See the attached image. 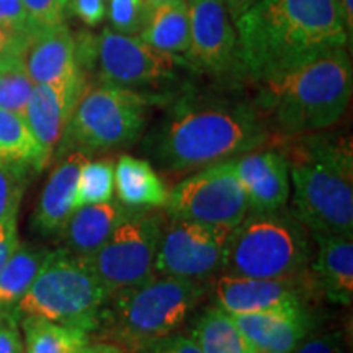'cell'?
<instances>
[{"mask_svg":"<svg viewBox=\"0 0 353 353\" xmlns=\"http://www.w3.org/2000/svg\"><path fill=\"white\" fill-rule=\"evenodd\" d=\"M237 65L272 81L350 43L339 0H257L234 21Z\"/></svg>","mask_w":353,"mask_h":353,"instance_id":"1","label":"cell"},{"mask_svg":"<svg viewBox=\"0 0 353 353\" xmlns=\"http://www.w3.org/2000/svg\"><path fill=\"white\" fill-rule=\"evenodd\" d=\"M267 141L259 110L247 101L188 95L149 132L144 152L161 170L193 172L255 151Z\"/></svg>","mask_w":353,"mask_h":353,"instance_id":"2","label":"cell"},{"mask_svg":"<svg viewBox=\"0 0 353 353\" xmlns=\"http://www.w3.org/2000/svg\"><path fill=\"white\" fill-rule=\"evenodd\" d=\"M286 151L294 216L309 232L353 236L350 141L307 136Z\"/></svg>","mask_w":353,"mask_h":353,"instance_id":"3","label":"cell"},{"mask_svg":"<svg viewBox=\"0 0 353 353\" xmlns=\"http://www.w3.org/2000/svg\"><path fill=\"white\" fill-rule=\"evenodd\" d=\"M263 83L265 107L288 136L332 126L352 99L353 69L345 48L325 52Z\"/></svg>","mask_w":353,"mask_h":353,"instance_id":"4","label":"cell"},{"mask_svg":"<svg viewBox=\"0 0 353 353\" xmlns=\"http://www.w3.org/2000/svg\"><path fill=\"white\" fill-rule=\"evenodd\" d=\"M312 252L311 232L293 211H249L231 231L221 273L268 280L304 278Z\"/></svg>","mask_w":353,"mask_h":353,"instance_id":"5","label":"cell"},{"mask_svg":"<svg viewBox=\"0 0 353 353\" xmlns=\"http://www.w3.org/2000/svg\"><path fill=\"white\" fill-rule=\"evenodd\" d=\"M205 293L201 281L154 275L113 296L112 309L103 312L108 332L128 352H148L182 327Z\"/></svg>","mask_w":353,"mask_h":353,"instance_id":"6","label":"cell"},{"mask_svg":"<svg viewBox=\"0 0 353 353\" xmlns=\"http://www.w3.org/2000/svg\"><path fill=\"white\" fill-rule=\"evenodd\" d=\"M108 301L85 260L68 250H51L33 283L17 304V314L92 332L99 329Z\"/></svg>","mask_w":353,"mask_h":353,"instance_id":"7","label":"cell"},{"mask_svg":"<svg viewBox=\"0 0 353 353\" xmlns=\"http://www.w3.org/2000/svg\"><path fill=\"white\" fill-rule=\"evenodd\" d=\"M152 97L101 82L85 87L61 139V152H103L128 148L143 134Z\"/></svg>","mask_w":353,"mask_h":353,"instance_id":"8","label":"cell"},{"mask_svg":"<svg viewBox=\"0 0 353 353\" xmlns=\"http://www.w3.org/2000/svg\"><path fill=\"white\" fill-rule=\"evenodd\" d=\"M164 231L162 214L134 210L108 241L83 260L108 299L145 283L156 275V257Z\"/></svg>","mask_w":353,"mask_h":353,"instance_id":"9","label":"cell"},{"mask_svg":"<svg viewBox=\"0 0 353 353\" xmlns=\"http://www.w3.org/2000/svg\"><path fill=\"white\" fill-rule=\"evenodd\" d=\"M164 208L170 219L236 228L249 213V200L229 159L203 167L176 183Z\"/></svg>","mask_w":353,"mask_h":353,"instance_id":"10","label":"cell"},{"mask_svg":"<svg viewBox=\"0 0 353 353\" xmlns=\"http://www.w3.org/2000/svg\"><path fill=\"white\" fill-rule=\"evenodd\" d=\"M232 229L188 219H172L162 231L156 273L201 283L210 280L223 270Z\"/></svg>","mask_w":353,"mask_h":353,"instance_id":"11","label":"cell"},{"mask_svg":"<svg viewBox=\"0 0 353 353\" xmlns=\"http://www.w3.org/2000/svg\"><path fill=\"white\" fill-rule=\"evenodd\" d=\"M94 56L101 82L126 88L162 85L175 79L179 65L185 64L180 56L167 54L139 37L112 28H105L95 39Z\"/></svg>","mask_w":353,"mask_h":353,"instance_id":"12","label":"cell"},{"mask_svg":"<svg viewBox=\"0 0 353 353\" xmlns=\"http://www.w3.org/2000/svg\"><path fill=\"white\" fill-rule=\"evenodd\" d=\"M312 291L309 273L294 280H268L221 275L213 283L216 306L231 316L255 312L307 311L306 296Z\"/></svg>","mask_w":353,"mask_h":353,"instance_id":"13","label":"cell"},{"mask_svg":"<svg viewBox=\"0 0 353 353\" xmlns=\"http://www.w3.org/2000/svg\"><path fill=\"white\" fill-rule=\"evenodd\" d=\"M190 48L187 63L221 76L237 65V34L221 0H187Z\"/></svg>","mask_w":353,"mask_h":353,"instance_id":"14","label":"cell"},{"mask_svg":"<svg viewBox=\"0 0 353 353\" xmlns=\"http://www.w3.org/2000/svg\"><path fill=\"white\" fill-rule=\"evenodd\" d=\"M83 74L57 83H37L25 110V121L37 138L44 165L50 164L72 110L85 88Z\"/></svg>","mask_w":353,"mask_h":353,"instance_id":"15","label":"cell"},{"mask_svg":"<svg viewBox=\"0 0 353 353\" xmlns=\"http://www.w3.org/2000/svg\"><path fill=\"white\" fill-rule=\"evenodd\" d=\"M232 165L249 200V211L285 208L290 200L291 183L288 161L283 152L255 149L234 157Z\"/></svg>","mask_w":353,"mask_h":353,"instance_id":"16","label":"cell"},{"mask_svg":"<svg viewBox=\"0 0 353 353\" xmlns=\"http://www.w3.org/2000/svg\"><path fill=\"white\" fill-rule=\"evenodd\" d=\"M23 63L34 85L64 82L82 74L76 38L65 23L34 30L28 37Z\"/></svg>","mask_w":353,"mask_h":353,"instance_id":"17","label":"cell"},{"mask_svg":"<svg viewBox=\"0 0 353 353\" xmlns=\"http://www.w3.org/2000/svg\"><path fill=\"white\" fill-rule=\"evenodd\" d=\"M316 255L309 263L312 291L330 303L350 306L353 299V241L352 236L311 232Z\"/></svg>","mask_w":353,"mask_h":353,"instance_id":"18","label":"cell"},{"mask_svg":"<svg viewBox=\"0 0 353 353\" xmlns=\"http://www.w3.org/2000/svg\"><path fill=\"white\" fill-rule=\"evenodd\" d=\"M88 154L70 151L48 176L33 214V229L43 236L63 231L69 216L76 210V192L79 172Z\"/></svg>","mask_w":353,"mask_h":353,"instance_id":"19","label":"cell"},{"mask_svg":"<svg viewBox=\"0 0 353 353\" xmlns=\"http://www.w3.org/2000/svg\"><path fill=\"white\" fill-rule=\"evenodd\" d=\"M232 317L252 353H293L312 329L309 311L255 312Z\"/></svg>","mask_w":353,"mask_h":353,"instance_id":"20","label":"cell"},{"mask_svg":"<svg viewBox=\"0 0 353 353\" xmlns=\"http://www.w3.org/2000/svg\"><path fill=\"white\" fill-rule=\"evenodd\" d=\"M134 210L126 208L118 200L76 208L59 232L64 250L85 259L99 250L123 221Z\"/></svg>","mask_w":353,"mask_h":353,"instance_id":"21","label":"cell"},{"mask_svg":"<svg viewBox=\"0 0 353 353\" xmlns=\"http://www.w3.org/2000/svg\"><path fill=\"white\" fill-rule=\"evenodd\" d=\"M114 192L118 201L131 210L165 206L169 190L157 170L143 159L123 154L114 164Z\"/></svg>","mask_w":353,"mask_h":353,"instance_id":"22","label":"cell"},{"mask_svg":"<svg viewBox=\"0 0 353 353\" xmlns=\"http://www.w3.org/2000/svg\"><path fill=\"white\" fill-rule=\"evenodd\" d=\"M139 38L167 54H187L190 48V12L187 0H169L154 6Z\"/></svg>","mask_w":353,"mask_h":353,"instance_id":"23","label":"cell"},{"mask_svg":"<svg viewBox=\"0 0 353 353\" xmlns=\"http://www.w3.org/2000/svg\"><path fill=\"white\" fill-rule=\"evenodd\" d=\"M50 254L51 250L46 247L19 244L0 272V312H17V304L28 291Z\"/></svg>","mask_w":353,"mask_h":353,"instance_id":"24","label":"cell"},{"mask_svg":"<svg viewBox=\"0 0 353 353\" xmlns=\"http://www.w3.org/2000/svg\"><path fill=\"white\" fill-rule=\"evenodd\" d=\"M21 332L23 353H83L90 343L87 330L34 316L21 317Z\"/></svg>","mask_w":353,"mask_h":353,"instance_id":"25","label":"cell"},{"mask_svg":"<svg viewBox=\"0 0 353 353\" xmlns=\"http://www.w3.org/2000/svg\"><path fill=\"white\" fill-rule=\"evenodd\" d=\"M192 339L203 353H252L234 317L219 306L203 311L192 330Z\"/></svg>","mask_w":353,"mask_h":353,"instance_id":"26","label":"cell"},{"mask_svg":"<svg viewBox=\"0 0 353 353\" xmlns=\"http://www.w3.org/2000/svg\"><path fill=\"white\" fill-rule=\"evenodd\" d=\"M0 164L28 167L41 172L43 154L37 138L21 114L0 108Z\"/></svg>","mask_w":353,"mask_h":353,"instance_id":"27","label":"cell"},{"mask_svg":"<svg viewBox=\"0 0 353 353\" xmlns=\"http://www.w3.org/2000/svg\"><path fill=\"white\" fill-rule=\"evenodd\" d=\"M114 193V164L110 159L90 161V157L83 162L79 172L76 208L85 205L107 203L113 198Z\"/></svg>","mask_w":353,"mask_h":353,"instance_id":"28","label":"cell"},{"mask_svg":"<svg viewBox=\"0 0 353 353\" xmlns=\"http://www.w3.org/2000/svg\"><path fill=\"white\" fill-rule=\"evenodd\" d=\"M33 88L23 57L0 64V108L23 117Z\"/></svg>","mask_w":353,"mask_h":353,"instance_id":"29","label":"cell"},{"mask_svg":"<svg viewBox=\"0 0 353 353\" xmlns=\"http://www.w3.org/2000/svg\"><path fill=\"white\" fill-rule=\"evenodd\" d=\"M152 6L148 0H108L107 15L113 32L139 37Z\"/></svg>","mask_w":353,"mask_h":353,"instance_id":"30","label":"cell"},{"mask_svg":"<svg viewBox=\"0 0 353 353\" xmlns=\"http://www.w3.org/2000/svg\"><path fill=\"white\" fill-rule=\"evenodd\" d=\"M32 169L0 164V218L20 208Z\"/></svg>","mask_w":353,"mask_h":353,"instance_id":"31","label":"cell"},{"mask_svg":"<svg viewBox=\"0 0 353 353\" xmlns=\"http://www.w3.org/2000/svg\"><path fill=\"white\" fill-rule=\"evenodd\" d=\"M37 26L64 23L69 0H21Z\"/></svg>","mask_w":353,"mask_h":353,"instance_id":"32","label":"cell"},{"mask_svg":"<svg viewBox=\"0 0 353 353\" xmlns=\"http://www.w3.org/2000/svg\"><path fill=\"white\" fill-rule=\"evenodd\" d=\"M0 25L28 37L39 28L30 19L21 0H0Z\"/></svg>","mask_w":353,"mask_h":353,"instance_id":"33","label":"cell"},{"mask_svg":"<svg viewBox=\"0 0 353 353\" xmlns=\"http://www.w3.org/2000/svg\"><path fill=\"white\" fill-rule=\"evenodd\" d=\"M19 211L20 208L0 218V272L19 247Z\"/></svg>","mask_w":353,"mask_h":353,"instance_id":"34","label":"cell"},{"mask_svg":"<svg viewBox=\"0 0 353 353\" xmlns=\"http://www.w3.org/2000/svg\"><path fill=\"white\" fill-rule=\"evenodd\" d=\"M293 353H347V348L341 332H325L307 335Z\"/></svg>","mask_w":353,"mask_h":353,"instance_id":"35","label":"cell"},{"mask_svg":"<svg viewBox=\"0 0 353 353\" xmlns=\"http://www.w3.org/2000/svg\"><path fill=\"white\" fill-rule=\"evenodd\" d=\"M17 312H0V353H23V337Z\"/></svg>","mask_w":353,"mask_h":353,"instance_id":"36","label":"cell"},{"mask_svg":"<svg viewBox=\"0 0 353 353\" xmlns=\"http://www.w3.org/2000/svg\"><path fill=\"white\" fill-rule=\"evenodd\" d=\"M108 0H69L68 13L77 17L87 26H97L107 17Z\"/></svg>","mask_w":353,"mask_h":353,"instance_id":"37","label":"cell"},{"mask_svg":"<svg viewBox=\"0 0 353 353\" xmlns=\"http://www.w3.org/2000/svg\"><path fill=\"white\" fill-rule=\"evenodd\" d=\"M28 34L13 32L0 25V64L23 57Z\"/></svg>","mask_w":353,"mask_h":353,"instance_id":"38","label":"cell"},{"mask_svg":"<svg viewBox=\"0 0 353 353\" xmlns=\"http://www.w3.org/2000/svg\"><path fill=\"white\" fill-rule=\"evenodd\" d=\"M149 353H203L192 337L172 334L162 339L148 350Z\"/></svg>","mask_w":353,"mask_h":353,"instance_id":"39","label":"cell"},{"mask_svg":"<svg viewBox=\"0 0 353 353\" xmlns=\"http://www.w3.org/2000/svg\"><path fill=\"white\" fill-rule=\"evenodd\" d=\"M221 2H223L224 7H226L229 17L236 21L242 15V13H245L247 10H249V8L252 7L257 0H221Z\"/></svg>","mask_w":353,"mask_h":353,"instance_id":"40","label":"cell"},{"mask_svg":"<svg viewBox=\"0 0 353 353\" xmlns=\"http://www.w3.org/2000/svg\"><path fill=\"white\" fill-rule=\"evenodd\" d=\"M341 2L343 21H345V28L348 32V37L352 38L353 32V0H339Z\"/></svg>","mask_w":353,"mask_h":353,"instance_id":"41","label":"cell"},{"mask_svg":"<svg viewBox=\"0 0 353 353\" xmlns=\"http://www.w3.org/2000/svg\"><path fill=\"white\" fill-rule=\"evenodd\" d=\"M83 353H125L120 347L110 343H88Z\"/></svg>","mask_w":353,"mask_h":353,"instance_id":"42","label":"cell"},{"mask_svg":"<svg viewBox=\"0 0 353 353\" xmlns=\"http://www.w3.org/2000/svg\"><path fill=\"white\" fill-rule=\"evenodd\" d=\"M149 3H151V6L154 7V6H157V3H162V2H169V0H148Z\"/></svg>","mask_w":353,"mask_h":353,"instance_id":"43","label":"cell"}]
</instances>
